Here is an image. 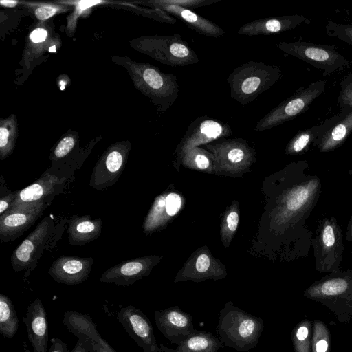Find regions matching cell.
I'll return each instance as SVG.
<instances>
[{
    "mask_svg": "<svg viewBox=\"0 0 352 352\" xmlns=\"http://www.w3.org/2000/svg\"><path fill=\"white\" fill-rule=\"evenodd\" d=\"M263 329L264 321L261 317L246 312L231 301L223 305L218 315L219 339L223 346L238 352H247L256 347Z\"/></svg>",
    "mask_w": 352,
    "mask_h": 352,
    "instance_id": "6da1fadb",
    "label": "cell"
},
{
    "mask_svg": "<svg viewBox=\"0 0 352 352\" xmlns=\"http://www.w3.org/2000/svg\"><path fill=\"white\" fill-rule=\"evenodd\" d=\"M303 296L327 308L342 324L352 321V270L327 274L314 282Z\"/></svg>",
    "mask_w": 352,
    "mask_h": 352,
    "instance_id": "7a4b0ae2",
    "label": "cell"
},
{
    "mask_svg": "<svg viewBox=\"0 0 352 352\" xmlns=\"http://www.w3.org/2000/svg\"><path fill=\"white\" fill-rule=\"evenodd\" d=\"M283 77L280 67L250 60L235 68L228 76L230 96L245 106L272 87Z\"/></svg>",
    "mask_w": 352,
    "mask_h": 352,
    "instance_id": "3957f363",
    "label": "cell"
},
{
    "mask_svg": "<svg viewBox=\"0 0 352 352\" xmlns=\"http://www.w3.org/2000/svg\"><path fill=\"white\" fill-rule=\"evenodd\" d=\"M50 217L42 219L35 229L13 252L10 261L16 272L24 271L28 278L36 267L45 250L52 248L62 232Z\"/></svg>",
    "mask_w": 352,
    "mask_h": 352,
    "instance_id": "277c9868",
    "label": "cell"
},
{
    "mask_svg": "<svg viewBox=\"0 0 352 352\" xmlns=\"http://www.w3.org/2000/svg\"><path fill=\"white\" fill-rule=\"evenodd\" d=\"M311 247L317 272L331 274L341 270L344 245L342 228L335 217L320 220Z\"/></svg>",
    "mask_w": 352,
    "mask_h": 352,
    "instance_id": "5b68a950",
    "label": "cell"
},
{
    "mask_svg": "<svg viewBox=\"0 0 352 352\" xmlns=\"http://www.w3.org/2000/svg\"><path fill=\"white\" fill-rule=\"evenodd\" d=\"M326 85L327 81L321 79L312 82L306 88L302 87L259 120L254 131L270 129L307 111L311 104L325 91Z\"/></svg>",
    "mask_w": 352,
    "mask_h": 352,
    "instance_id": "8992f818",
    "label": "cell"
},
{
    "mask_svg": "<svg viewBox=\"0 0 352 352\" xmlns=\"http://www.w3.org/2000/svg\"><path fill=\"white\" fill-rule=\"evenodd\" d=\"M277 47L285 53L322 70L323 77L349 65V60L336 50L334 45L297 41L291 43L280 42Z\"/></svg>",
    "mask_w": 352,
    "mask_h": 352,
    "instance_id": "52a82bcc",
    "label": "cell"
},
{
    "mask_svg": "<svg viewBox=\"0 0 352 352\" xmlns=\"http://www.w3.org/2000/svg\"><path fill=\"white\" fill-rule=\"evenodd\" d=\"M142 45L151 56L171 67L187 66L199 61L195 51L178 34L147 38Z\"/></svg>",
    "mask_w": 352,
    "mask_h": 352,
    "instance_id": "ba28073f",
    "label": "cell"
},
{
    "mask_svg": "<svg viewBox=\"0 0 352 352\" xmlns=\"http://www.w3.org/2000/svg\"><path fill=\"white\" fill-rule=\"evenodd\" d=\"M141 85L146 94L162 112L168 110L175 102L179 96V85L177 76L166 74L157 68L148 65H143L140 68Z\"/></svg>",
    "mask_w": 352,
    "mask_h": 352,
    "instance_id": "9c48e42d",
    "label": "cell"
},
{
    "mask_svg": "<svg viewBox=\"0 0 352 352\" xmlns=\"http://www.w3.org/2000/svg\"><path fill=\"white\" fill-rule=\"evenodd\" d=\"M50 204L39 202L10 208L0 216L1 242L14 241L22 236L43 215Z\"/></svg>",
    "mask_w": 352,
    "mask_h": 352,
    "instance_id": "30bf717a",
    "label": "cell"
},
{
    "mask_svg": "<svg viewBox=\"0 0 352 352\" xmlns=\"http://www.w3.org/2000/svg\"><path fill=\"white\" fill-rule=\"evenodd\" d=\"M118 321L144 352H162L157 343L148 318L133 305L122 307L117 314Z\"/></svg>",
    "mask_w": 352,
    "mask_h": 352,
    "instance_id": "8fae6325",
    "label": "cell"
},
{
    "mask_svg": "<svg viewBox=\"0 0 352 352\" xmlns=\"http://www.w3.org/2000/svg\"><path fill=\"white\" fill-rule=\"evenodd\" d=\"M155 322L162 335L177 346L199 331L194 327L191 315L178 306L156 310Z\"/></svg>",
    "mask_w": 352,
    "mask_h": 352,
    "instance_id": "7c38bea8",
    "label": "cell"
},
{
    "mask_svg": "<svg viewBox=\"0 0 352 352\" xmlns=\"http://www.w3.org/2000/svg\"><path fill=\"white\" fill-rule=\"evenodd\" d=\"M63 324L81 340L91 352H117L99 333L89 314L75 311L64 314Z\"/></svg>",
    "mask_w": 352,
    "mask_h": 352,
    "instance_id": "4fadbf2b",
    "label": "cell"
},
{
    "mask_svg": "<svg viewBox=\"0 0 352 352\" xmlns=\"http://www.w3.org/2000/svg\"><path fill=\"white\" fill-rule=\"evenodd\" d=\"M94 263L91 257L62 256L52 263L48 273L57 283L76 285L88 278Z\"/></svg>",
    "mask_w": 352,
    "mask_h": 352,
    "instance_id": "5bb4252c",
    "label": "cell"
},
{
    "mask_svg": "<svg viewBox=\"0 0 352 352\" xmlns=\"http://www.w3.org/2000/svg\"><path fill=\"white\" fill-rule=\"evenodd\" d=\"M65 178L50 173L43 174L36 182L26 188L16 191V198L11 206L39 202L51 203L65 185Z\"/></svg>",
    "mask_w": 352,
    "mask_h": 352,
    "instance_id": "9a60e30c",
    "label": "cell"
},
{
    "mask_svg": "<svg viewBox=\"0 0 352 352\" xmlns=\"http://www.w3.org/2000/svg\"><path fill=\"white\" fill-rule=\"evenodd\" d=\"M23 321L34 352H47L49 327L47 312L41 300L36 298L27 308Z\"/></svg>",
    "mask_w": 352,
    "mask_h": 352,
    "instance_id": "2e32d148",
    "label": "cell"
},
{
    "mask_svg": "<svg viewBox=\"0 0 352 352\" xmlns=\"http://www.w3.org/2000/svg\"><path fill=\"white\" fill-rule=\"evenodd\" d=\"M311 20L302 15H284L254 20L241 26L237 31L239 35L258 36L274 35L283 33Z\"/></svg>",
    "mask_w": 352,
    "mask_h": 352,
    "instance_id": "e0dca14e",
    "label": "cell"
},
{
    "mask_svg": "<svg viewBox=\"0 0 352 352\" xmlns=\"http://www.w3.org/2000/svg\"><path fill=\"white\" fill-rule=\"evenodd\" d=\"M352 133V110L342 109L330 118L327 127L318 138L314 146L321 153L332 151L340 147Z\"/></svg>",
    "mask_w": 352,
    "mask_h": 352,
    "instance_id": "ac0fdd59",
    "label": "cell"
},
{
    "mask_svg": "<svg viewBox=\"0 0 352 352\" xmlns=\"http://www.w3.org/2000/svg\"><path fill=\"white\" fill-rule=\"evenodd\" d=\"M126 158L118 150L109 151L95 166L89 185L97 190H103L114 185L123 173Z\"/></svg>",
    "mask_w": 352,
    "mask_h": 352,
    "instance_id": "d6986e66",
    "label": "cell"
},
{
    "mask_svg": "<svg viewBox=\"0 0 352 352\" xmlns=\"http://www.w3.org/2000/svg\"><path fill=\"white\" fill-rule=\"evenodd\" d=\"M231 134L227 123L207 116H200L188 126L182 140L184 146L191 147Z\"/></svg>",
    "mask_w": 352,
    "mask_h": 352,
    "instance_id": "ffe728a7",
    "label": "cell"
},
{
    "mask_svg": "<svg viewBox=\"0 0 352 352\" xmlns=\"http://www.w3.org/2000/svg\"><path fill=\"white\" fill-rule=\"evenodd\" d=\"M153 6L182 20L188 28L196 32L210 37H221L224 31L214 22L193 12L190 9L154 1Z\"/></svg>",
    "mask_w": 352,
    "mask_h": 352,
    "instance_id": "44dd1931",
    "label": "cell"
},
{
    "mask_svg": "<svg viewBox=\"0 0 352 352\" xmlns=\"http://www.w3.org/2000/svg\"><path fill=\"white\" fill-rule=\"evenodd\" d=\"M146 260L140 258L124 261L107 269L99 280L118 286H129L148 274Z\"/></svg>",
    "mask_w": 352,
    "mask_h": 352,
    "instance_id": "7402d4cb",
    "label": "cell"
},
{
    "mask_svg": "<svg viewBox=\"0 0 352 352\" xmlns=\"http://www.w3.org/2000/svg\"><path fill=\"white\" fill-rule=\"evenodd\" d=\"M69 243L85 245L98 238L102 232V219L89 215H73L67 219Z\"/></svg>",
    "mask_w": 352,
    "mask_h": 352,
    "instance_id": "603a6c76",
    "label": "cell"
},
{
    "mask_svg": "<svg viewBox=\"0 0 352 352\" xmlns=\"http://www.w3.org/2000/svg\"><path fill=\"white\" fill-rule=\"evenodd\" d=\"M223 346L219 338L205 331L190 336L175 349L160 345L162 352H218Z\"/></svg>",
    "mask_w": 352,
    "mask_h": 352,
    "instance_id": "cb8c5ba5",
    "label": "cell"
},
{
    "mask_svg": "<svg viewBox=\"0 0 352 352\" xmlns=\"http://www.w3.org/2000/svg\"><path fill=\"white\" fill-rule=\"evenodd\" d=\"M329 122L330 118H328L320 125L299 131L288 143L286 148L287 153L300 155L307 153L311 146H314L318 138L327 127Z\"/></svg>",
    "mask_w": 352,
    "mask_h": 352,
    "instance_id": "d4e9b609",
    "label": "cell"
},
{
    "mask_svg": "<svg viewBox=\"0 0 352 352\" xmlns=\"http://www.w3.org/2000/svg\"><path fill=\"white\" fill-rule=\"evenodd\" d=\"M19 328V318L12 301L0 294V333L4 338H12Z\"/></svg>",
    "mask_w": 352,
    "mask_h": 352,
    "instance_id": "484cf974",
    "label": "cell"
},
{
    "mask_svg": "<svg viewBox=\"0 0 352 352\" xmlns=\"http://www.w3.org/2000/svg\"><path fill=\"white\" fill-rule=\"evenodd\" d=\"M312 326L311 321L306 318L294 327L292 341L294 352H311Z\"/></svg>",
    "mask_w": 352,
    "mask_h": 352,
    "instance_id": "4316f807",
    "label": "cell"
},
{
    "mask_svg": "<svg viewBox=\"0 0 352 352\" xmlns=\"http://www.w3.org/2000/svg\"><path fill=\"white\" fill-rule=\"evenodd\" d=\"M331 334L326 324L315 320L312 326L311 352H330Z\"/></svg>",
    "mask_w": 352,
    "mask_h": 352,
    "instance_id": "83f0119b",
    "label": "cell"
},
{
    "mask_svg": "<svg viewBox=\"0 0 352 352\" xmlns=\"http://www.w3.org/2000/svg\"><path fill=\"white\" fill-rule=\"evenodd\" d=\"M326 34L336 37L352 45V24H343L328 21L325 25Z\"/></svg>",
    "mask_w": 352,
    "mask_h": 352,
    "instance_id": "f1b7e54d",
    "label": "cell"
},
{
    "mask_svg": "<svg viewBox=\"0 0 352 352\" xmlns=\"http://www.w3.org/2000/svg\"><path fill=\"white\" fill-rule=\"evenodd\" d=\"M340 91L338 102L340 109L352 110V72L345 76L340 82Z\"/></svg>",
    "mask_w": 352,
    "mask_h": 352,
    "instance_id": "f546056e",
    "label": "cell"
},
{
    "mask_svg": "<svg viewBox=\"0 0 352 352\" xmlns=\"http://www.w3.org/2000/svg\"><path fill=\"white\" fill-rule=\"evenodd\" d=\"M218 1L219 0H160V1L164 3L174 5L190 10V8L215 3Z\"/></svg>",
    "mask_w": 352,
    "mask_h": 352,
    "instance_id": "4dcf8cb0",
    "label": "cell"
},
{
    "mask_svg": "<svg viewBox=\"0 0 352 352\" xmlns=\"http://www.w3.org/2000/svg\"><path fill=\"white\" fill-rule=\"evenodd\" d=\"M75 145L74 138L67 136L62 139L57 144L54 151V156L56 159L66 156L73 149Z\"/></svg>",
    "mask_w": 352,
    "mask_h": 352,
    "instance_id": "1f68e13d",
    "label": "cell"
},
{
    "mask_svg": "<svg viewBox=\"0 0 352 352\" xmlns=\"http://www.w3.org/2000/svg\"><path fill=\"white\" fill-rule=\"evenodd\" d=\"M181 206V198L175 193L169 194L166 199V210L168 214L173 216L175 214Z\"/></svg>",
    "mask_w": 352,
    "mask_h": 352,
    "instance_id": "d6a6232c",
    "label": "cell"
},
{
    "mask_svg": "<svg viewBox=\"0 0 352 352\" xmlns=\"http://www.w3.org/2000/svg\"><path fill=\"white\" fill-rule=\"evenodd\" d=\"M60 8L52 6L38 7L35 10V15L40 20H45L54 15Z\"/></svg>",
    "mask_w": 352,
    "mask_h": 352,
    "instance_id": "836d02e7",
    "label": "cell"
},
{
    "mask_svg": "<svg viewBox=\"0 0 352 352\" xmlns=\"http://www.w3.org/2000/svg\"><path fill=\"white\" fill-rule=\"evenodd\" d=\"M16 198V191L9 192L7 194L1 195L0 199V216L8 211L12 206Z\"/></svg>",
    "mask_w": 352,
    "mask_h": 352,
    "instance_id": "e575fe53",
    "label": "cell"
},
{
    "mask_svg": "<svg viewBox=\"0 0 352 352\" xmlns=\"http://www.w3.org/2000/svg\"><path fill=\"white\" fill-rule=\"evenodd\" d=\"M51 346L48 352H69L66 343L61 339L52 338L50 340Z\"/></svg>",
    "mask_w": 352,
    "mask_h": 352,
    "instance_id": "d590c367",
    "label": "cell"
},
{
    "mask_svg": "<svg viewBox=\"0 0 352 352\" xmlns=\"http://www.w3.org/2000/svg\"><path fill=\"white\" fill-rule=\"evenodd\" d=\"M210 266V259L206 254H201L197 259L196 269L198 272H206Z\"/></svg>",
    "mask_w": 352,
    "mask_h": 352,
    "instance_id": "8d00e7d4",
    "label": "cell"
},
{
    "mask_svg": "<svg viewBox=\"0 0 352 352\" xmlns=\"http://www.w3.org/2000/svg\"><path fill=\"white\" fill-rule=\"evenodd\" d=\"M47 35V31L43 28H36L30 34V40L34 43H41L45 40Z\"/></svg>",
    "mask_w": 352,
    "mask_h": 352,
    "instance_id": "74e56055",
    "label": "cell"
},
{
    "mask_svg": "<svg viewBox=\"0 0 352 352\" xmlns=\"http://www.w3.org/2000/svg\"><path fill=\"white\" fill-rule=\"evenodd\" d=\"M239 223V215L235 212H230L227 217V223L231 231H235Z\"/></svg>",
    "mask_w": 352,
    "mask_h": 352,
    "instance_id": "f35d334b",
    "label": "cell"
},
{
    "mask_svg": "<svg viewBox=\"0 0 352 352\" xmlns=\"http://www.w3.org/2000/svg\"><path fill=\"white\" fill-rule=\"evenodd\" d=\"M195 162L197 166L200 169H205L209 166V160L206 156L201 153L196 155Z\"/></svg>",
    "mask_w": 352,
    "mask_h": 352,
    "instance_id": "ab89813d",
    "label": "cell"
},
{
    "mask_svg": "<svg viewBox=\"0 0 352 352\" xmlns=\"http://www.w3.org/2000/svg\"><path fill=\"white\" fill-rule=\"evenodd\" d=\"M103 3L102 1H80L78 2L77 8L80 10H84L94 6Z\"/></svg>",
    "mask_w": 352,
    "mask_h": 352,
    "instance_id": "60d3db41",
    "label": "cell"
},
{
    "mask_svg": "<svg viewBox=\"0 0 352 352\" xmlns=\"http://www.w3.org/2000/svg\"><path fill=\"white\" fill-rule=\"evenodd\" d=\"M70 352H91V351L86 347V346L84 344V343L81 340H78L74 347L72 349V350Z\"/></svg>",
    "mask_w": 352,
    "mask_h": 352,
    "instance_id": "b9f144b4",
    "label": "cell"
},
{
    "mask_svg": "<svg viewBox=\"0 0 352 352\" xmlns=\"http://www.w3.org/2000/svg\"><path fill=\"white\" fill-rule=\"evenodd\" d=\"M346 238L348 241L352 242V214L346 226Z\"/></svg>",
    "mask_w": 352,
    "mask_h": 352,
    "instance_id": "7bdbcfd3",
    "label": "cell"
},
{
    "mask_svg": "<svg viewBox=\"0 0 352 352\" xmlns=\"http://www.w3.org/2000/svg\"><path fill=\"white\" fill-rule=\"evenodd\" d=\"M0 3L3 6L11 8V7H14L15 6H16L18 2L16 1L2 0L0 1Z\"/></svg>",
    "mask_w": 352,
    "mask_h": 352,
    "instance_id": "ee69618b",
    "label": "cell"
},
{
    "mask_svg": "<svg viewBox=\"0 0 352 352\" xmlns=\"http://www.w3.org/2000/svg\"><path fill=\"white\" fill-rule=\"evenodd\" d=\"M157 206L159 207H163V206H166V200L164 198L160 199L158 201Z\"/></svg>",
    "mask_w": 352,
    "mask_h": 352,
    "instance_id": "f6af8a7d",
    "label": "cell"
},
{
    "mask_svg": "<svg viewBox=\"0 0 352 352\" xmlns=\"http://www.w3.org/2000/svg\"><path fill=\"white\" fill-rule=\"evenodd\" d=\"M26 350V352H30V350L29 349H25Z\"/></svg>",
    "mask_w": 352,
    "mask_h": 352,
    "instance_id": "bcb514c9",
    "label": "cell"
}]
</instances>
